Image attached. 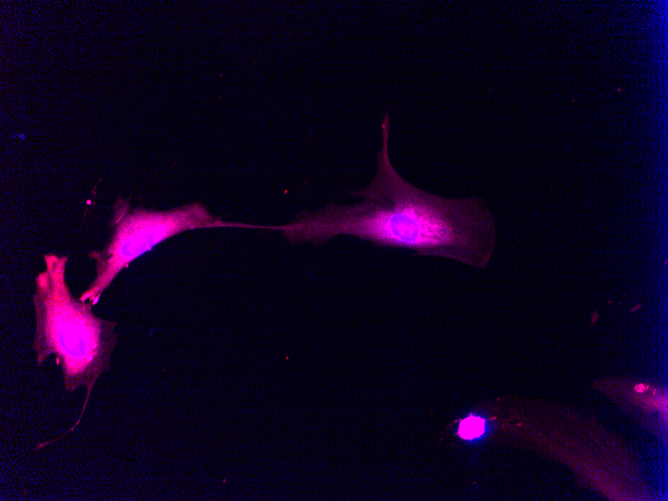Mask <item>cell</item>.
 Masks as SVG:
<instances>
[{
    "label": "cell",
    "instance_id": "obj_1",
    "mask_svg": "<svg viewBox=\"0 0 668 501\" xmlns=\"http://www.w3.org/2000/svg\"><path fill=\"white\" fill-rule=\"evenodd\" d=\"M382 145L370 184L353 196V205L328 203L302 211L277 226L286 239L299 244L327 243L338 235L356 236L382 247H399L417 255L453 259L487 267L496 244L494 219L480 198L450 199L426 192L404 179L389 155L390 115L381 124Z\"/></svg>",
    "mask_w": 668,
    "mask_h": 501
},
{
    "label": "cell",
    "instance_id": "obj_2",
    "mask_svg": "<svg viewBox=\"0 0 668 501\" xmlns=\"http://www.w3.org/2000/svg\"><path fill=\"white\" fill-rule=\"evenodd\" d=\"M43 259L45 269L35 278L32 296L36 317L32 347L38 366L55 355L67 391L82 385L87 388L79 418L68 431L72 432L81 421L97 379L109 369L118 341L116 322L97 317L91 302L72 295L66 282V255L47 253Z\"/></svg>",
    "mask_w": 668,
    "mask_h": 501
},
{
    "label": "cell",
    "instance_id": "obj_3",
    "mask_svg": "<svg viewBox=\"0 0 668 501\" xmlns=\"http://www.w3.org/2000/svg\"><path fill=\"white\" fill-rule=\"evenodd\" d=\"M265 228L226 222L212 216L200 203L186 204L168 211L130 210L121 199L115 204L111 222L113 233L101 250L88 256L95 261L96 276L79 299L96 304L114 278L130 263L157 244L181 232L212 227Z\"/></svg>",
    "mask_w": 668,
    "mask_h": 501
},
{
    "label": "cell",
    "instance_id": "obj_4",
    "mask_svg": "<svg viewBox=\"0 0 668 501\" xmlns=\"http://www.w3.org/2000/svg\"><path fill=\"white\" fill-rule=\"evenodd\" d=\"M485 422L478 417H469L460 424L459 434L465 439H473L484 433Z\"/></svg>",
    "mask_w": 668,
    "mask_h": 501
}]
</instances>
